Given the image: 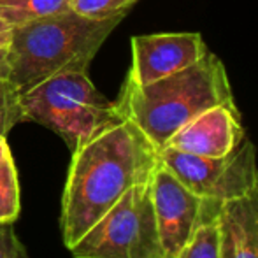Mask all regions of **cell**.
Returning a JSON list of instances; mask_svg holds the SVG:
<instances>
[{
  "label": "cell",
  "instance_id": "6da1fadb",
  "mask_svg": "<svg viewBox=\"0 0 258 258\" xmlns=\"http://www.w3.org/2000/svg\"><path fill=\"white\" fill-rule=\"evenodd\" d=\"M71 153L60 214L67 248L130 188L150 181L160 165L158 150L126 118L107 126Z\"/></svg>",
  "mask_w": 258,
  "mask_h": 258
},
{
  "label": "cell",
  "instance_id": "7a4b0ae2",
  "mask_svg": "<svg viewBox=\"0 0 258 258\" xmlns=\"http://www.w3.org/2000/svg\"><path fill=\"white\" fill-rule=\"evenodd\" d=\"M118 111L130 119L156 150L186 123L214 105H235L225 65L216 54H207L191 67L148 85L125 81Z\"/></svg>",
  "mask_w": 258,
  "mask_h": 258
},
{
  "label": "cell",
  "instance_id": "3957f363",
  "mask_svg": "<svg viewBox=\"0 0 258 258\" xmlns=\"http://www.w3.org/2000/svg\"><path fill=\"white\" fill-rule=\"evenodd\" d=\"M119 21L90 20L67 11L13 28L11 81L25 92L60 72H86Z\"/></svg>",
  "mask_w": 258,
  "mask_h": 258
},
{
  "label": "cell",
  "instance_id": "277c9868",
  "mask_svg": "<svg viewBox=\"0 0 258 258\" xmlns=\"http://www.w3.org/2000/svg\"><path fill=\"white\" fill-rule=\"evenodd\" d=\"M23 121L53 130L74 151L107 126L121 121L116 102L107 100L86 72H60L21 92Z\"/></svg>",
  "mask_w": 258,
  "mask_h": 258
},
{
  "label": "cell",
  "instance_id": "5b68a950",
  "mask_svg": "<svg viewBox=\"0 0 258 258\" xmlns=\"http://www.w3.org/2000/svg\"><path fill=\"white\" fill-rule=\"evenodd\" d=\"M151 181V179H150ZM150 181L130 188L69 251L74 258H165Z\"/></svg>",
  "mask_w": 258,
  "mask_h": 258
},
{
  "label": "cell",
  "instance_id": "8992f818",
  "mask_svg": "<svg viewBox=\"0 0 258 258\" xmlns=\"http://www.w3.org/2000/svg\"><path fill=\"white\" fill-rule=\"evenodd\" d=\"M160 162L195 195L227 202L246 195L258 179L256 151L251 141L244 139L225 156H201L163 148Z\"/></svg>",
  "mask_w": 258,
  "mask_h": 258
},
{
  "label": "cell",
  "instance_id": "52a82bcc",
  "mask_svg": "<svg viewBox=\"0 0 258 258\" xmlns=\"http://www.w3.org/2000/svg\"><path fill=\"white\" fill-rule=\"evenodd\" d=\"M150 184L163 255L176 258L202 225L218 220L221 202L195 195L162 162L151 176Z\"/></svg>",
  "mask_w": 258,
  "mask_h": 258
},
{
  "label": "cell",
  "instance_id": "ba28073f",
  "mask_svg": "<svg viewBox=\"0 0 258 258\" xmlns=\"http://www.w3.org/2000/svg\"><path fill=\"white\" fill-rule=\"evenodd\" d=\"M207 44L197 32L151 34L132 37V67L126 81L148 85L191 67L207 54Z\"/></svg>",
  "mask_w": 258,
  "mask_h": 258
},
{
  "label": "cell",
  "instance_id": "9c48e42d",
  "mask_svg": "<svg viewBox=\"0 0 258 258\" xmlns=\"http://www.w3.org/2000/svg\"><path fill=\"white\" fill-rule=\"evenodd\" d=\"M244 139L237 105H214L177 130L165 148L201 156H225Z\"/></svg>",
  "mask_w": 258,
  "mask_h": 258
},
{
  "label": "cell",
  "instance_id": "30bf717a",
  "mask_svg": "<svg viewBox=\"0 0 258 258\" xmlns=\"http://www.w3.org/2000/svg\"><path fill=\"white\" fill-rule=\"evenodd\" d=\"M218 228L221 258H258V179L246 195L221 204Z\"/></svg>",
  "mask_w": 258,
  "mask_h": 258
},
{
  "label": "cell",
  "instance_id": "8fae6325",
  "mask_svg": "<svg viewBox=\"0 0 258 258\" xmlns=\"http://www.w3.org/2000/svg\"><path fill=\"white\" fill-rule=\"evenodd\" d=\"M71 11L69 0H0V20L11 28Z\"/></svg>",
  "mask_w": 258,
  "mask_h": 258
},
{
  "label": "cell",
  "instance_id": "7c38bea8",
  "mask_svg": "<svg viewBox=\"0 0 258 258\" xmlns=\"http://www.w3.org/2000/svg\"><path fill=\"white\" fill-rule=\"evenodd\" d=\"M20 181L13 156L0 163V223H14L20 214Z\"/></svg>",
  "mask_w": 258,
  "mask_h": 258
},
{
  "label": "cell",
  "instance_id": "4fadbf2b",
  "mask_svg": "<svg viewBox=\"0 0 258 258\" xmlns=\"http://www.w3.org/2000/svg\"><path fill=\"white\" fill-rule=\"evenodd\" d=\"M136 2L137 0H69V7L76 14L90 20H123L126 11Z\"/></svg>",
  "mask_w": 258,
  "mask_h": 258
},
{
  "label": "cell",
  "instance_id": "5bb4252c",
  "mask_svg": "<svg viewBox=\"0 0 258 258\" xmlns=\"http://www.w3.org/2000/svg\"><path fill=\"white\" fill-rule=\"evenodd\" d=\"M176 258H221L218 220L202 225Z\"/></svg>",
  "mask_w": 258,
  "mask_h": 258
},
{
  "label": "cell",
  "instance_id": "9a60e30c",
  "mask_svg": "<svg viewBox=\"0 0 258 258\" xmlns=\"http://www.w3.org/2000/svg\"><path fill=\"white\" fill-rule=\"evenodd\" d=\"M21 90L11 79L0 81V136L7 137L14 125L23 121Z\"/></svg>",
  "mask_w": 258,
  "mask_h": 258
},
{
  "label": "cell",
  "instance_id": "2e32d148",
  "mask_svg": "<svg viewBox=\"0 0 258 258\" xmlns=\"http://www.w3.org/2000/svg\"><path fill=\"white\" fill-rule=\"evenodd\" d=\"M0 258H27L13 223H0Z\"/></svg>",
  "mask_w": 258,
  "mask_h": 258
},
{
  "label": "cell",
  "instance_id": "e0dca14e",
  "mask_svg": "<svg viewBox=\"0 0 258 258\" xmlns=\"http://www.w3.org/2000/svg\"><path fill=\"white\" fill-rule=\"evenodd\" d=\"M2 79H11V54L9 46L0 48V81Z\"/></svg>",
  "mask_w": 258,
  "mask_h": 258
},
{
  "label": "cell",
  "instance_id": "ac0fdd59",
  "mask_svg": "<svg viewBox=\"0 0 258 258\" xmlns=\"http://www.w3.org/2000/svg\"><path fill=\"white\" fill-rule=\"evenodd\" d=\"M11 37H13V28L0 20V48H6V46H9L11 44Z\"/></svg>",
  "mask_w": 258,
  "mask_h": 258
},
{
  "label": "cell",
  "instance_id": "d6986e66",
  "mask_svg": "<svg viewBox=\"0 0 258 258\" xmlns=\"http://www.w3.org/2000/svg\"><path fill=\"white\" fill-rule=\"evenodd\" d=\"M11 155V150H9V144H7V139L4 136H0V163L4 162L6 158H9Z\"/></svg>",
  "mask_w": 258,
  "mask_h": 258
}]
</instances>
